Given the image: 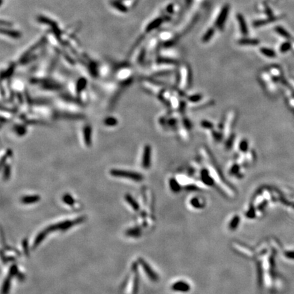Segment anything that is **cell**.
<instances>
[{
  "mask_svg": "<svg viewBox=\"0 0 294 294\" xmlns=\"http://www.w3.org/2000/svg\"><path fill=\"white\" fill-rule=\"evenodd\" d=\"M110 173L111 176H113L118 178H125V179H131L132 181L136 182H140L144 179L142 175L140 174V173L133 172V171L113 169L110 171Z\"/></svg>",
  "mask_w": 294,
  "mask_h": 294,
  "instance_id": "1",
  "label": "cell"
},
{
  "mask_svg": "<svg viewBox=\"0 0 294 294\" xmlns=\"http://www.w3.org/2000/svg\"><path fill=\"white\" fill-rule=\"evenodd\" d=\"M85 219V217L81 216V217H79L74 221H65L61 222L58 223V224L52 225L51 226L46 228V229L49 231V232L55 231V230H67L70 227L74 226V225L78 224V223H81V222H83Z\"/></svg>",
  "mask_w": 294,
  "mask_h": 294,
  "instance_id": "2",
  "label": "cell"
},
{
  "mask_svg": "<svg viewBox=\"0 0 294 294\" xmlns=\"http://www.w3.org/2000/svg\"><path fill=\"white\" fill-rule=\"evenodd\" d=\"M190 80V71L188 66L183 65L180 69V78L179 82V88L180 90L184 91L188 87Z\"/></svg>",
  "mask_w": 294,
  "mask_h": 294,
  "instance_id": "3",
  "label": "cell"
},
{
  "mask_svg": "<svg viewBox=\"0 0 294 294\" xmlns=\"http://www.w3.org/2000/svg\"><path fill=\"white\" fill-rule=\"evenodd\" d=\"M236 114L234 110H230L227 113L224 123L223 125V134L224 138H227L231 135L232 129L233 127L234 121L236 119Z\"/></svg>",
  "mask_w": 294,
  "mask_h": 294,
  "instance_id": "4",
  "label": "cell"
},
{
  "mask_svg": "<svg viewBox=\"0 0 294 294\" xmlns=\"http://www.w3.org/2000/svg\"><path fill=\"white\" fill-rule=\"evenodd\" d=\"M152 148L149 144H145L142 150L141 165L144 169H149L151 165Z\"/></svg>",
  "mask_w": 294,
  "mask_h": 294,
  "instance_id": "5",
  "label": "cell"
},
{
  "mask_svg": "<svg viewBox=\"0 0 294 294\" xmlns=\"http://www.w3.org/2000/svg\"><path fill=\"white\" fill-rule=\"evenodd\" d=\"M83 141L86 147H90L92 143V128L90 125H85L83 129Z\"/></svg>",
  "mask_w": 294,
  "mask_h": 294,
  "instance_id": "6",
  "label": "cell"
},
{
  "mask_svg": "<svg viewBox=\"0 0 294 294\" xmlns=\"http://www.w3.org/2000/svg\"><path fill=\"white\" fill-rule=\"evenodd\" d=\"M139 261H140V263L141 264V265L142 266L143 269H144V272H146V274H147L148 275V277H149L150 278V279L152 280V281H157V274H155V273L154 272V271L152 270L151 268H150V267L149 266V264L146 263L145 261L144 260V259H139Z\"/></svg>",
  "mask_w": 294,
  "mask_h": 294,
  "instance_id": "7",
  "label": "cell"
},
{
  "mask_svg": "<svg viewBox=\"0 0 294 294\" xmlns=\"http://www.w3.org/2000/svg\"><path fill=\"white\" fill-rule=\"evenodd\" d=\"M172 288L174 291H181V292H187V291H188L190 289V286L189 285L187 284V282L179 281L173 284Z\"/></svg>",
  "mask_w": 294,
  "mask_h": 294,
  "instance_id": "8",
  "label": "cell"
},
{
  "mask_svg": "<svg viewBox=\"0 0 294 294\" xmlns=\"http://www.w3.org/2000/svg\"><path fill=\"white\" fill-rule=\"evenodd\" d=\"M187 102L190 105V106H192L193 105L197 104V103L201 102L202 100L204 99V97H203V95L202 94L195 93V94L190 95L189 96L187 97Z\"/></svg>",
  "mask_w": 294,
  "mask_h": 294,
  "instance_id": "9",
  "label": "cell"
},
{
  "mask_svg": "<svg viewBox=\"0 0 294 294\" xmlns=\"http://www.w3.org/2000/svg\"><path fill=\"white\" fill-rule=\"evenodd\" d=\"M40 200V195H28L21 198V202L25 204H31L38 202Z\"/></svg>",
  "mask_w": 294,
  "mask_h": 294,
  "instance_id": "10",
  "label": "cell"
},
{
  "mask_svg": "<svg viewBox=\"0 0 294 294\" xmlns=\"http://www.w3.org/2000/svg\"><path fill=\"white\" fill-rule=\"evenodd\" d=\"M238 149L241 154H245L249 150V143L247 139H242L239 142Z\"/></svg>",
  "mask_w": 294,
  "mask_h": 294,
  "instance_id": "11",
  "label": "cell"
},
{
  "mask_svg": "<svg viewBox=\"0 0 294 294\" xmlns=\"http://www.w3.org/2000/svg\"><path fill=\"white\" fill-rule=\"evenodd\" d=\"M48 233H49V231H48L47 229H45L44 231L41 232L40 233L36 236L35 240H34V242L33 244V248H36L41 242H42V241L45 238V237L46 236Z\"/></svg>",
  "mask_w": 294,
  "mask_h": 294,
  "instance_id": "12",
  "label": "cell"
},
{
  "mask_svg": "<svg viewBox=\"0 0 294 294\" xmlns=\"http://www.w3.org/2000/svg\"><path fill=\"white\" fill-rule=\"evenodd\" d=\"M125 200H127V203H128V204L130 205V206L132 207V208H133L134 211H138L139 208H140V207H139V205H138V203L136 202V200L131 197V195H129V194H127L126 195H125Z\"/></svg>",
  "mask_w": 294,
  "mask_h": 294,
  "instance_id": "13",
  "label": "cell"
},
{
  "mask_svg": "<svg viewBox=\"0 0 294 294\" xmlns=\"http://www.w3.org/2000/svg\"><path fill=\"white\" fill-rule=\"evenodd\" d=\"M170 104L173 110H177L179 109L180 105H181V101L179 99L176 95H172L169 100Z\"/></svg>",
  "mask_w": 294,
  "mask_h": 294,
  "instance_id": "14",
  "label": "cell"
},
{
  "mask_svg": "<svg viewBox=\"0 0 294 294\" xmlns=\"http://www.w3.org/2000/svg\"><path fill=\"white\" fill-rule=\"evenodd\" d=\"M140 234H141V232H140V229H139V228H136V227H134V228H131V229H129L128 230H127V232H126V235L127 236H131V237H139L140 236Z\"/></svg>",
  "mask_w": 294,
  "mask_h": 294,
  "instance_id": "15",
  "label": "cell"
},
{
  "mask_svg": "<svg viewBox=\"0 0 294 294\" xmlns=\"http://www.w3.org/2000/svg\"><path fill=\"white\" fill-rule=\"evenodd\" d=\"M260 52L264 56L268 57L273 58L276 57L275 52L270 49H267V48H261L260 49Z\"/></svg>",
  "mask_w": 294,
  "mask_h": 294,
  "instance_id": "16",
  "label": "cell"
},
{
  "mask_svg": "<svg viewBox=\"0 0 294 294\" xmlns=\"http://www.w3.org/2000/svg\"><path fill=\"white\" fill-rule=\"evenodd\" d=\"M11 278L12 277L9 276L8 277H7V279L5 280V281H4L3 287H2V294H8L9 291H10Z\"/></svg>",
  "mask_w": 294,
  "mask_h": 294,
  "instance_id": "17",
  "label": "cell"
},
{
  "mask_svg": "<svg viewBox=\"0 0 294 294\" xmlns=\"http://www.w3.org/2000/svg\"><path fill=\"white\" fill-rule=\"evenodd\" d=\"M200 127H202L206 130H213L214 128V125L212 122L209 121H206V120H203L200 122Z\"/></svg>",
  "mask_w": 294,
  "mask_h": 294,
  "instance_id": "18",
  "label": "cell"
},
{
  "mask_svg": "<svg viewBox=\"0 0 294 294\" xmlns=\"http://www.w3.org/2000/svg\"><path fill=\"white\" fill-rule=\"evenodd\" d=\"M104 123H105V125H107V126H109V127L115 126V125L118 123V121H117V119L116 118L110 117L106 118V119H105Z\"/></svg>",
  "mask_w": 294,
  "mask_h": 294,
  "instance_id": "19",
  "label": "cell"
},
{
  "mask_svg": "<svg viewBox=\"0 0 294 294\" xmlns=\"http://www.w3.org/2000/svg\"><path fill=\"white\" fill-rule=\"evenodd\" d=\"M179 181H177L176 179H171L170 180V187L173 191H178L180 189V185H179Z\"/></svg>",
  "mask_w": 294,
  "mask_h": 294,
  "instance_id": "20",
  "label": "cell"
},
{
  "mask_svg": "<svg viewBox=\"0 0 294 294\" xmlns=\"http://www.w3.org/2000/svg\"><path fill=\"white\" fill-rule=\"evenodd\" d=\"M240 171V165L238 163H234L229 169V173L232 175H236Z\"/></svg>",
  "mask_w": 294,
  "mask_h": 294,
  "instance_id": "21",
  "label": "cell"
},
{
  "mask_svg": "<svg viewBox=\"0 0 294 294\" xmlns=\"http://www.w3.org/2000/svg\"><path fill=\"white\" fill-rule=\"evenodd\" d=\"M63 201L64 202L65 204H67L69 206H73L75 203L74 200L73 199V197L71 195L69 194H65L63 195Z\"/></svg>",
  "mask_w": 294,
  "mask_h": 294,
  "instance_id": "22",
  "label": "cell"
},
{
  "mask_svg": "<svg viewBox=\"0 0 294 294\" xmlns=\"http://www.w3.org/2000/svg\"><path fill=\"white\" fill-rule=\"evenodd\" d=\"M245 157H246V161H248V162H253L255 160V155L254 152L253 150H248V151L245 153Z\"/></svg>",
  "mask_w": 294,
  "mask_h": 294,
  "instance_id": "23",
  "label": "cell"
},
{
  "mask_svg": "<svg viewBox=\"0 0 294 294\" xmlns=\"http://www.w3.org/2000/svg\"><path fill=\"white\" fill-rule=\"evenodd\" d=\"M240 44L243 45H257L258 44L259 41L257 40H242L239 42Z\"/></svg>",
  "mask_w": 294,
  "mask_h": 294,
  "instance_id": "24",
  "label": "cell"
},
{
  "mask_svg": "<svg viewBox=\"0 0 294 294\" xmlns=\"http://www.w3.org/2000/svg\"><path fill=\"white\" fill-rule=\"evenodd\" d=\"M179 131L180 136H181V137L182 138L184 139V140H187V139H188L189 135H188V133H187V129L186 128H184L183 126L181 127V128L179 127Z\"/></svg>",
  "mask_w": 294,
  "mask_h": 294,
  "instance_id": "25",
  "label": "cell"
},
{
  "mask_svg": "<svg viewBox=\"0 0 294 294\" xmlns=\"http://www.w3.org/2000/svg\"><path fill=\"white\" fill-rule=\"evenodd\" d=\"M276 31H277V32L280 34V35H281L282 36H283V37H285V38H288L290 37V35H289V33L287 32V31L285 29L282 28V27H277V28H276Z\"/></svg>",
  "mask_w": 294,
  "mask_h": 294,
  "instance_id": "26",
  "label": "cell"
},
{
  "mask_svg": "<svg viewBox=\"0 0 294 294\" xmlns=\"http://www.w3.org/2000/svg\"><path fill=\"white\" fill-rule=\"evenodd\" d=\"M234 139H235V136H234V135H232V134L228 138H227V140L226 143H225V147H226L227 149H230V148H232V145L234 144Z\"/></svg>",
  "mask_w": 294,
  "mask_h": 294,
  "instance_id": "27",
  "label": "cell"
},
{
  "mask_svg": "<svg viewBox=\"0 0 294 294\" xmlns=\"http://www.w3.org/2000/svg\"><path fill=\"white\" fill-rule=\"evenodd\" d=\"M226 15H227V10H223V12L220 15V17H219V20H218L219 25H221L224 23V20L225 19V18H226Z\"/></svg>",
  "mask_w": 294,
  "mask_h": 294,
  "instance_id": "28",
  "label": "cell"
},
{
  "mask_svg": "<svg viewBox=\"0 0 294 294\" xmlns=\"http://www.w3.org/2000/svg\"><path fill=\"white\" fill-rule=\"evenodd\" d=\"M10 166L6 165L5 166V169H4V179L7 180L10 177Z\"/></svg>",
  "mask_w": 294,
  "mask_h": 294,
  "instance_id": "29",
  "label": "cell"
},
{
  "mask_svg": "<svg viewBox=\"0 0 294 294\" xmlns=\"http://www.w3.org/2000/svg\"><path fill=\"white\" fill-rule=\"evenodd\" d=\"M290 47H291L290 43H289V42L284 43V44H282V46H281V51L282 52H285L287 51L288 50L290 49Z\"/></svg>",
  "mask_w": 294,
  "mask_h": 294,
  "instance_id": "30",
  "label": "cell"
},
{
  "mask_svg": "<svg viewBox=\"0 0 294 294\" xmlns=\"http://www.w3.org/2000/svg\"><path fill=\"white\" fill-rule=\"evenodd\" d=\"M17 271H18L17 266H13L12 267L10 268V272H9V276H10V277H12L13 276H15V274H17Z\"/></svg>",
  "mask_w": 294,
  "mask_h": 294,
  "instance_id": "31",
  "label": "cell"
},
{
  "mask_svg": "<svg viewBox=\"0 0 294 294\" xmlns=\"http://www.w3.org/2000/svg\"><path fill=\"white\" fill-rule=\"evenodd\" d=\"M213 35V31H212V30L208 31V32L204 36L203 41H204V42H208V41L211 39V36Z\"/></svg>",
  "mask_w": 294,
  "mask_h": 294,
  "instance_id": "32",
  "label": "cell"
},
{
  "mask_svg": "<svg viewBox=\"0 0 294 294\" xmlns=\"http://www.w3.org/2000/svg\"><path fill=\"white\" fill-rule=\"evenodd\" d=\"M23 245L25 253L27 254V252L28 253V246H27V241L26 240H23Z\"/></svg>",
  "mask_w": 294,
  "mask_h": 294,
  "instance_id": "33",
  "label": "cell"
},
{
  "mask_svg": "<svg viewBox=\"0 0 294 294\" xmlns=\"http://www.w3.org/2000/svg\"><path fill=\"white\" fill-rule=\"evenodd\" d=\"M238 222V217H236V219H234V220L232 221V222L231 223V227L235 228L237 225V223Z\"/></svg>",
  "mask_w": 294,
  "mask_h": 294,
  "instance_id": "34",
  "label": "cell"
},
{
  "mask_svg": "<svg viewBox=\"0 0 294 294\" xmlns=\"http://www.w3.org/2000/svg\"><path fill=\"white\" fill-rule=\"evenodd\" d=\"M285 255L287 257L290 259H294V251H291V252H287L285 253Z\"/></svg>",
  "mask_w": 294,
  "mask_h": 294,
  "instance_id": "35",
  "label": "cell"
}]
</instances>
